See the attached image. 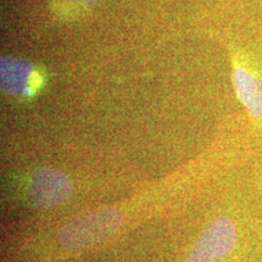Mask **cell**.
Returning a JSON list of instances; mask_svg holds the SVG:
<instances>
[{
	"mask_svg": "<svg viewBox=\"0 0 262 262\" xmlns=\"http://www.w3.org/2000/svg\"><path fill=\"white\" fill-rule=\"evenodd\" d=\"M2 88L10 96L22 97L34 94L40 78L31 62L17 57H3L0 62Z\"/></svg>",
	"mask_w": 262,
	"mask_h": 262,
	"instance_id": "4",
	"label": "cell"
},
{
	"mask_svg": "<svg viewBox=\"0 0 262 262\" xmlns=\"http://www.w3.org/2000/svg\"><path fill=\"white\" fill-rule=\"evenodd\" d=\"M237 242L234 224L228 217H219L205 229L193 248L188 262H216L233 250Z\"/></svg>",
	"mask_w": 262,
	"mask_h": 262,
	"instance_id": "2",
	"label": "cell"
},
{
	"mask_svg": "<svg viewBox=\"0 0 262 262\" xmlns=\"http://www.w3.org/2000/svg\"><path fill=\"white\" fill-rule=\"evenodd\" d=\"M232 81L239 101L244 104L250 116L262 120L261 78L241 62H234L232 68Z\"/></svg>",
	"mask_w": 262,
	"mask_h": 262,
	"instance_id": "5",
	"label": "cell"
},
{
	"mask_svg": "<svg viewBox=\"0 0 262 262\" xmlns=\"http://www.w3.org/2000/svg\"><path fill=\"white\" fill-rule=\"evenodd\" d=\"M119 212L114 209H100L75 219L62 228L60 242L68 249L86 248L102 242L119 227Z\"/></svg>",
	"mask_w": 262,
	"mask_h": 262,
	"instance_id": "1",
	"label": "cell"
},
{
	"mask_svg": "<svg viewBox=\"0 0 262 262\" xmlns=\"http://www.w3.org/2000/svg\"><path fill=\"white\" fill-rule=\"evenodd\" d=\"M100 2L101 0H56L55 6L63 14V11L73 12L81 11L84 9H90Z\"/></svg>",
	"mask_w": 262,
	"mask_h": 262,
	"instance_id": "6",
	"label": "cell"
},
{
	"mask_svg": "<svg viewBox=\"0 0 262 262\" xmlns=\"http://www.w3.org/2000/svg\"><path fill=\"white\" fill-rule=\"evenodd\" d=\"M72 183L63 172L41 169L33 175L28 187V199L38 208H51L70 198Z\"/></svg>",
	"mask_w": 262,
	"mask_h": 262,
	"instance_id": "3",
	"label": "cell"
}]
</instances>
